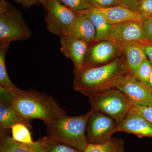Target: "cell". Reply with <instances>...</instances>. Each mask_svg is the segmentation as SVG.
Wrapping results in <instances>:
<instances>
[{
    "mask_svg": "<svg viewBox=\"0 0 152 152\" xmlns=\"http://www.w3.org/2000/svg\"><path fill=\"white\" fill-rule=\"evenodd\" d=\"M80 13L85 14L90 19L96 30V42L106 40L110 31L112 24L107 21L103 15L93 8L87 10Z\"/></svg>",
    "mask_w": 152,
    "mask_h": 152,
    "instance_id": "ac0fdd59",
    "label": "cell"
},
{
    "mask_svg": "<svg viewBox=\"0 0 152 152\" xmlns=\"http://www.w3.org/2000/svg\"><path fill=\"white\" fill-rule=\"evenodd\" d=\"M63 36L80 39L91 44L96 41V28L87 15L77 13L73 23Z\"/></svg>",
    "mask_w": 152,
    "mask_h": 152,
    "instance_id": "4fadbf2b",
    "label": "cell"
},
{
    "mask_svg": "<svg viewBox=\"0 0 152 152\" xmlns=\"http://www.w3.org/2000/svg\"><path fill=\"white\" fill-rule=\"evenodd\" d=\"M60 42L61 52L72 61L75 73L83 68L91 44L80 39L66 36L60 37Z\"/></svg>",
    "mask_w": 152,
    "mask_h": 152,
    "instance_id": "8fae6325",
    "label": "cell"
},
{
    "mask_svg": "<svg viewBox=\"0 0 152 152\" xmlns=\"http://www.w3.org/2000/svg\"><path fill=\"white\" fill-rule=\"evenodd\" d=\"M148 86L152 89V72L151 74V76L150 77L149 80Z\"/></svg>",
    "mask_w": 152,
    "mask_h": 152,
    "instance_id": "1f68e13d",
    "label": "cell"
},
{
    "mask_svg": "<svg viewBox=\"0 0 152 152\" xmlns=\"http://www.w3.org/2000/svg\"><path fill=\"white\" fill-rule=\"evenodd\" d=\"M44 5L47 11L45 18L47 28L54 34L63 36L73 23L77 13L59 0H47Z\"/></svg>",
    "mask_w": 152,
    "mask_h": 152,
    "instance_id": "8992f818",
    "label": "cell"
},
{
    "mask_svg": "<svg viewBox=\"0 0 152 152\" xmlns=\"http://www.w3.org/2000/svg\"><path fill=\"white\" fill-rule=\"evenodd\" d=\"M120 132L139 138L152 137V124L132 108L124 119L116 125L114 133Z\"/></svg>",
    "mask_w": 152,
    "mask_h": 152,
    "instance_id": "7c38bea8",
    "label": "cell"
},
{
    "mask_svg": "<svg viewBox=\"0 0 152 152\" xmlns=\"http://www.w3.org/2000/svg\"><path fill=\"white\" fill-rule=\"evenodd\" d=\"M88 97L92 110L111 117L116 125L124 119L132 108L129 100L117 88L95 94Z\"/></svg>",
    "mask_w": 152,
    "mask_h": 152,
    "instance_id": "5b68a950",
    "label": "cell"
},
{
    "mask_svg": "<svg viewBox=\"0 0 152 152\" xmlns=\"http://www.w3.org/2000/svg\"><path fill=\"white\" fill-rule=\"evenodd\" d=\"M29 126L19 123L11 128L12 138L15 141L23 144H32L34 142L32 138Z\"/></svg>",
    "mask_w": 152,
    "mask_h": 152,
    "instance_id": "44dd1931",
    "label": "cell"
},
{
    "mask_svg": "<svg viewBox=\"0 0 152 152\" xmlns=\"http://www.w3.org/2000/svg\"><path fill=\"white\" fill-rule=\"evenodd\" d=\"M90 111L82 115L64 116L46 124L49 138L84 152L88 142L86 128Z\"/></svg>",
    "mask_w": 152,
    "mask_h": 152,
    "instance_id": "3957f363",
    "label": "cell"
},
{
    "mask_svg": "<svg viewBox=\"0 0 152 152\" xmlns=\"http://www.w3.org/2000/svg\"><path fill=\"white\" fill-rule=\"evenodd\" d=\"M25 7H29L37 2H41L40 0H15Z\"/></svg>",
    "mask_w": 152,
    "mask_h": 152,
    "instance_id": "f546056e",
    "label": "cell"
},
{
    "mask_svg": "<svg viewBox=\"0 0 152 152\" xmlns=\"http://www.w3.org/2000/svg\"><path fill=\"white\" fill-rule=\"evenodd\" d=\"M129 74L125 58L121 56L102 65L82 68L75 73L73 88L89 97L116 88Z\"/></svg>",
    "mask_w": 152,
    "mask_h": 152,
    "instance_id": "6da1fadb",
    "label": "cell"
},
{
    "mask_svg": "<svg viewBox=\"0 0 152 152\" xmlns=\"http://www.w3.org/2000/svg\"><path fill=\"white\" fill-rule=\"evenodd\" d=\"M143 23L145 40L146 42H152V17L144 19Z\"/></svg>",
    "mask_w": 152,
    "mask_h": 152,
    "instance_id": "4316f807",
    "label": "cell"
},
{
    "mask_svg": "<svg viewBox=\"0 0 152 152\" xmlns=\"http://www.w3.org/2000/svg\"><path fill=\"white\" fill-rule=\"evenodd\" d=\"M92 7L103 15L110 24H116L130 20H143V18L138 12L132 10L122 5L108 7L96 6Z\"/></svg>",
    "mask_w": 152,
    "mask_h": 152,
    "instance_id": "9a60e30c",
    "label": "cell"
},
{
    "mask_svg": "<svg viewBox=\"0 0 152 152\" xmlns=\"http://www.w3.org/2000/svg\"><path fill=\"white\" fill-rule=\"evenodd\" d=\"M106 40L113 41L122 46L133 42L144 45L146 41L143 21L130 20L112 25Z\"/></svg>",
    "mask_w": 152,
    "mask_h": 152,
    "instance_id": "9c48e42d",
    "label": "cell"
},
{
    "mask_svg": "<svg viewBox=\"0 0 152 152\" xmlns=\"http://www.w3.org/2000/svg\"><path fill=\"white\" fill-rule=\"evenodd\" d=\"M83 152H125L124 141L112 137L101 143H88Z\"/></svg>",
    "mask_w": 152,
    "mask_h": 152,
    "instance_id": "ffe728a7",
    "label": "cell"
},
{
    "mask_svg": "<svg viewBox=\"0 0 152 152\" xmlns=\"http://www.w3.org/2000/svg\"><path fill=\"white\" fill-rule=\"evenodd\" d=\"M30 121L20 115L10 104L0 102V129H10L19 123L30 126Z\"/></svg>",
    "mask_w": 152,
    "mask_h": 152,
    "instance_id": "e0dca14e",
    "label": "cell"
},
{
    "mask_svg": "<svg viewBox=\"0 0 152 152\" xmlns=\"http://www.w3.org/2000/svg\"><path fill=\"white\" fill-rule=\"evenodd\" d=\"M122 53L123 46L113 41L103 40L93 43L88 49L83 68L107 64L121 56Z\"/></svg>",
    "mask_w": 152,
    "mask_h": 152,
    "instance_id": "ba28073f",
    "label": "cell"
},
{
    "mask_svg": "<svg viewBox=\"0 0 152 152\" xmlns=\"http://www.w3.org/2000/svg\"><path fill=\"white\" fill-rule=\"evenodd\" d=\"M63 4L76 13L81 12L92 7L89 0H59Z\"/></svg>",
    "mask_w": 152,
    "mask_h": 152,
    "instance_id": "603a6c76",
    "label": "cell"
},
{
    "mask_svg": "<svg viewBox=\"0 0 152 152\" xmlns=\"http://www.w3.org/2000/svg\"><path fill=\"white\" fill-rule=\"evenodd\" d=\"M32 32L20 12L4 0L0 2V45L31 37Z\"/></svg>",
    "mask_w": 152,
    "mask_h": 152,
    "instance_id": "277c9868",
    "label": "cell"
},
{
    "mask_svg": "<svg viewBox=\"0 0 152 152\" xmlns=\"http://www.w3.org/2000/svg\"><path fill=\"white\" fill-rule=\"evenodd\" d=\"M145 51L147 57L152 66V45L150 44H145Z\"/></svg>",
    "mask_w": 152,
    "mask_h": 152,
    "instance_id": "4dcf8cb0",
    "label": "cell"
},
{
    "mask_svg": "<svg viewBox=\"0 0 152 152\" xmlns=\"http://www.w3.org/2000/svg\"><path fill=\"white\" fill-rule=\"evenodd\" d=\"M116 125L111 117L91 109L86 128L88 143H101L112 137Z\"/></svg>",
    "mask_w": 152,
    "mask_h": 152,
    "instance_id": "52a82bcc",
    "label": "cell"
},
{
    "mask_svg": "<svg viewBox=\"0 0 152 152\" xmlns=\"http://www.w3.org/2000/svg\"><path fill=\"white\" fill-rule=\"evenodd\" d=\"M120 5L137 12L138 5L140 0H118Z\"/></svg>",
    "mask_w": 152,
    "mask_h": 152,
    "instance_id": "f1b7e54d",
    "label": "cell"
},
{
    "mask_svg": "<svg viewBox=\"0 0 152 152\" xmlns=\"http://www.w3.org/2000/svg\"><path fill=\"white\" fill-rule=\"evenodd\" d=\"M152 72V66L149 60H145L139 67L135 77L144 84L148 86L149 80Z\"/></svg>",
    "mask_w": 152,
    "mask_h": 152,
    "instance_id": "cb8c5ba5",
    "label": "cell"
},
{
    "mask_svg": "<svg viewBox=\"0 0 152 152\" xmlns=\"http://www.w3.org/2000/svg\"><path fill=\"white\" fill-rule=\"evenodd\" d=\"M41 2L43 3V4H45V3L47 1V0H40Z\"/></svg>",
    "mask_w": 152,
    "mask_h": 152,
    "instance_id": "d6a6232c",
    "label": "cell"
},
{
    "mask_svg": "<svg viewBox=\"0 0 152 152\" xmlns=\"http://www.w3.org/2000/svg\"><path fill=\"white\" fill-rule=\"evenodd\" d=\"M10 104L26 119L41 120L45 124L67 115L53 97L33 90H22L17 96L12 94Z\"/></svg>",
    "mask_w": 152,
    "mask_h": 152,
    "instance_id": "7a4b0ae2",
    "label": "cell"
},
{
    "mask_svg": "<svg viewBox=\"0 0 152 152\" xmlns=\"http://www.w3.org/2000/svg\"><path fill=\"white\" fill-rule=\"evenodd\" d=\"M92 6L108 7L121 5L118 0H89Z\"/></svg>",
    "mask_w": 152,
    "mask_h": 152,
    "instance_id": "83f0119b",
    "label": "cell"
},
{
    "mask_svg": "<svg viewBox=\"0 0 152 152\" xmlns=\"http://www.w3.org/2000/svg\"><path fill=\"white\" fill-rule=\"evenodd\" d=\"M48 152H83L65 144L53 140L48 137H45Z\"/></svg>",
    "mask_w": 152,
    "mask_h": 152,
    "instance_id": "7402d4cb",
    "label": "cell"
},
{
    "mask_svg": "<svg viewBox=\"0 0 152 152\" xmlns=\"http://www.w3.org/2000/svg\"><path fill=\"white\" fill-rule=\"evenodd\" d=\"M10 44L0 45V87H2L14 96L22 90L16 86L9 77L6 66V55Z\"/></svg>",
    "mask_w": 152,
    "mask_h": 152,
    "instance_id": "d6986e66",
    "label": "cell"
},
{
    "mask_svg": "<svg viewBox=\"0 0 152 152\" xmlns=\"http://www.w3.org/2000/svg\"><path fill=\"white\" fill-rule=\"evenodd\" d=\"M126 64L131 75L135 77L139 67L148 59L145 51V45L138 42L127 44L123 46Z\"/></svg>",
    "mask_w": 152,
    "mask_h": 152,
    "instance_id": "2e32d148",
    "label": "cell"
},
{
    "mask_svg": "<svg viewBox=\"0 0 152 152\" xmlns=\"http://www.w3.org/2000/svg\"><path fill=\"white\" fill-rule=\"evenodd\" d=\"M0 130V152H48L45 137L32 144L21 143L9 136V129Z\"/></svg>",
    "mask_w": 152,
    "mask_h": 152,
    "instance_id": "5bb4252c",
    "label": "cell"
},
{
    "mask_svg": "<svg viewBox=\"0 0 152 152\" xmlns=\"http://www.w3.org/2000/svg\"><path fill=\"white\" fill-rule=\"evenodd\" d=\"M137 12L144 19L152 17V0H140Z\"/></svg>",
    "mask_w": 152,
    "mask_h": 152,
    "instance_id": "d4e9b609",
    "label": "cell"
},
{
    "mask_svg": "<svg viewBox=\"0 0 152 152\" xmlns=\"http://www.w3.org/2000/svg\"><path fill=\"white\" fill-rule=\"evenodd\" d=\"M152 90V89H151Z\"/></svg>",
    "mask_w": 152,
    "mask_h": 152,
    "instance_id": "836d02e7",
    "label": "cell"
},
{
    "mask_svg": "<svg viewBox=\"0 0 152 152\" xmlns=\"http://www.w3.org/2000/svg\"><path fill=\"white\" fill-rule=\"evenodd\" d=\"M132 104V108L152 124V105L143 107Z\"/></svg>",
    "mask_w": 152,
    "mask_h": 152,
    "instance_id": "484cf974",
    "label": "cell"
},
{
    "mask_svg": "<svg viewBox=\"0 0 152 152\" xmlns=\"http://www.w3.org/2000/svg\"><path fill=\"white\" fill-rule=\"evenodd\" d=\"M116 88L122 92L132 104L152 105V90L129 74L120 82Z\"/></svg>",
    "mask_w": 152,
    "mask_h": 152,
    "instance_id": "30bf717a",
    "label": "cell"
}]
</instances>
